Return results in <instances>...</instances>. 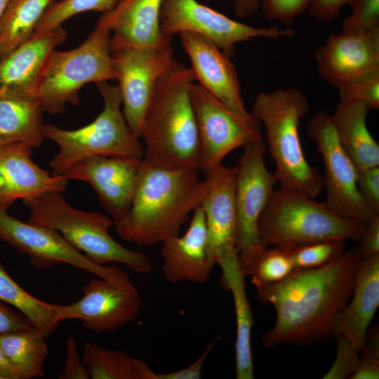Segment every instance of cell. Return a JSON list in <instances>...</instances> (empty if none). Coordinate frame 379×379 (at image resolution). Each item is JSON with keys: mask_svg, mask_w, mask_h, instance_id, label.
Returning a JSON list of instances; mask_svg holds the SVG:
<instances>
[{"mask_svg": "<svg viewBox=\"0 0 379 379\" xmlns=\"http://www.w3.org/2000/svg\"><path fill=\"white\" fill-rule=\"evenodd\" d=\"M0 379H4L1 375H0Z\"/></svg>", "mask_w": 379, "mask_h": 379, "instance_id": "f907efd6", "label": "cell"}, {"mask_svg": "<svg viewBox=\"0 0 379 379\" xmlns=\"http://www.w3.org/2000/svg\"><path fill=\"white\" fill-rule=\"evenodd\" d=\"M220 338L208 343L201 354L190 365L180 370L157 373L158 379H200L205 362Z\"/></svg>", "mask_w": 379, "mask_h": 379, "instance_id": "60d3db41", "label": "cell"}, {"mask_svg": "<svg viewBox=\"0 0 379 379\" xmlns=\"http://www.w3.org/2000/svg\"><path fill=\"white\" fill-rule=\"evenodd\" d=\"M121 0H60L53 2L39 21L32 36L55 29L69 18L86 11L102 13L113 9Z\"/></svg>", "mask_w": 379, "mask_h": 379, "instance_id": "d6a6232c", "label": "cell"}, {"mask_svg": "<svg viewBox=\"0 0 379 379\" xmlns=\"http://www.w3.org/2000/svg\"><path fill=\"white\" fill-rule=\"evenodd\" d=\"M340 100L360 102L379 109V69L359 75L337 87Z\"/></svg>", "mask_w": 379, "mask_h": 379, "instance_id": "e575fe53", "label": "cell"}, {"mask_svg": "<svg viewBox=\"0 0 379 379\" xmlns=\"http://www.w3.org/2000/svg\"><path fill=\"white\" fill-rule=\"evenodd\" d=\"M103 99V109L90 124L66 130L48 124L43 126L45 138L58 147L49 161L51 173L61 175L76 162L94 156L142 159L144 147L140 138L127 124L118 86L107 81L95 84Z\"/></svg>", "mask_w": 379, "mask_h": 379, "instance_id": "8992f818", "label": "cell"}, {"mask_svg": "<svg viewBox=\"0 0 379 379\" xmlns=\"http://www.w3.org/2000/svg\"><path fill=\"white\" fill-rule=\"evenodd\" d=\"M296 191L275 189L258 223L262 246L292 247L328 239L359 240L366 225Z\"/></svg>", "mask_w": 379, "mask_h": 379, "instance_id": "52a82bcc", "label": "cell"}, {"mask_svg": "<svg viewBox=\"0 0 379 379\" xmlns=\"http://www.w3.org/2000/svg\"><path fill=\"white\" fill-rule=\"evenodd\" d=\"M142 159L94 156L80 160L61 175L88 183L113 222L128 212L135 194Z\"/></svg>", "mask_w": 379, "mask_h": 379, "instance_id": "2e32d148", "label": "cell"}, {"mask_svg": "<svg viewBox=\"0 0 379 379\" xmlns=\"http://www.w3.org/2000/svg\"><path fill=\"white\" fill-rule=\"evenodd\" d=\"M196 167L168 169L144 162L131 205L114 222L119 237L139 246L178 235L190 214L201 206L206 186Z\"/></svg>", "mask_w": 379, "mask_h": 379, "instance_id": "7a4b0ae2", "label": "cell"}, {"mask_svg": "<svg viewBox=\"0 0 379 379\" xmlns=\"http://www.w3.org/2000/svg\"><path fill=\"white\" fill-rule=\"evenodd\" d=\"M81 360L91 379H158L143 360L88 341Z\"/></svg>", "mask_w": 379, "mask_h": 379, "instance_id": "f1b7e54d", "label": "cell"}, {"mask_svg": "<svg viewBox=\"0 0 379 379\" xmlns=\"http://www.w3.org/2000/svg\"><path fill=\"white\" fill-rule=\"evenodd\" d=\"M206 190L201 204L209 255L215 262L238 254V218L235 202L237 166L222 164L203 171Z\"/></svg>", "mask_w": 379, "mask_h": 379, "instance_id": "e0dca14e", "label": "cell"}, {"mask_svg": "<svg viewBox=\"0 0 379 379\" xmlns=\"http://www.w3.org/2000/svg\"><path fill=\"white\" fill-rule=\"evenodd\" d=\"M57 0H9L0 22V59L32 36L48 8Z\"/></svg>", "mask_w": 379, "mask_h": 379, "instance_id": "f546056e", "label": "cell"}, {"mask_svg": "<svg viewBox=\"0 0 379 379\" xmlns=\"http://www.w3.org/2000/svg\"><path fill=\"white\" fill-rule=\"evenodd\" d=\"M309 109L305 94L288 88L259 93L251 113L265 127L280 187L315 198L324 190L323 175L307 160L299 133L300 121Z\"/></svg>", "mask_w": 379, "mask_h": 379, "instance_id": "277c9868", "label": "cell"}, {"mask_svg": "<svg viewBox=\"0 0 379 379\" xmlns=\"http://www.w3.org/2000/svg\"><path fill=\"white\" fill-rule=\"evenodd\" d=\"M83 292V297L70 305L53 304L56 321L80 319L84 328L100 334L116 331L140 314L142 299L132 282L122 284L102 278L93 279Z\"/></svg>", "mask_w": 379, "mask_h": 379, "instance_id": "5bb4252c", "label": "cell"}, {"mask_svg": "<svg viewBox=\"0 0 379 379\" xmlns=\"http://www.w3.org/2000/svg\"><path fill=\"white\" fill-rule=\"evenodd\" d=\"M351 14L342 23L343 34H359L379 28V0H350Z\"/></svg>", "mask_w": 379, "mask_h": 379, "instance_id": "d590c367", "label": "cell"}, {"mask_svg": "<svg viewBox=\"0 0 379 379\" xmlns=\"http://www.w3.org/2000/svg\"><path fill=\"white\" fill-rule=\"evenodd\" d=\"M33 327L20 312L0 303V333L22 331Z\"/></svg>", "mask_w": 379, "mask_h": 379, "instance_id": "b9f144b4", "label": "cell"}, {"mask_svg": "<svg viewBox=\"0 0 379 379\" xmlns=\"http://www.w3.org/2000/svg\"><path fill=\"white\" fill-rule=\"evenodd\" d=\"M9 0H0V22Z\"/></svg>", "mask_w": 379, "mask_h": 379, "instance_id": "681fc988", "label": "cell"}, {"mask_svg": "<svg viewBox=\"0 0 379 379\" xmlns=\"http://www.w3.org/2000/svg\"><path fill=\"white\" fill-rule=\"evenodd\" d=\"M361 355L379 358V330L375 325L368 328L364 340Z\"/></svg>", "mask_w": 379, "mask_h": 379, "instance_id": "bcb514c9", "label": "cell"}, {"mask_svg": "<svg viewBox=\"0 0 379 379\" xmlns=\"http://www.w3.org/2000/svg\"><path fill=\"white\" fill-rule=\"evenodd\" d=\"M0 375L4 379H19V376L15 370L12 367L6 359L0 347Z\"/></svg>", "mask_w": 379, "mask_h": 379, "instance_id": "c3c4849f", "label": "cell"}, {"mask_svg": "<svg viewBox=\"0 0 379 379\" xmlns=\"http://www.w3.org/2000/svg\"><path fill=\"white\" fill-rule=\"evenodd\" d=\"M312 1L262 0L260 6L266 19L288 25L294 22L296 16L309 8Z\"/></svg>", "mask_w": 379, "mask_h": 379, "instance_id": "74e56055", "label": "cell"}, {"mask_svg": "<svg viewBox=\"0 0 379 379\" xmlns=\"http://www.w3.org/2000/svg\"><path fill=\"white\" fill-rule=\"evenodd\" d=\"M66 29L60 26L32 36L0 59V94L36 97L43 66L51 52L67 39Z\"/></svg>", "mask_w": 379, "mask_h": 379, "instance_id": "7402d4cb", "label": "cell"}, {"mask_svg": "<svg viewBox=\"0 0 379 379\" xmlns=\"http://www.w3.org/2000/svg\"><path fill=\"white\" fill-rule=\"evenodd\" d=\"M22 202L29 209V223L58 231L92 262L100 265L119 262L138 273L152 271V264L144 253L124 247L111 237L109 230L114 222L105 214L75 208L58 192Z\"/></svg>", "mask_w": 379, "mask_h": 379, "instance_id": "5b68a950", "label": "cell"}, {"mask_svg": "<svg viewBox=\"0 0 379 379\" xmlns=\"http://www.w3.org/2000/svg\"><path fill=\"white\" fill-rule=\"evenodd\" d=\"M163 36L190 32L215 44L229 58L234 55V45L257 38H292L295 30L272 26L258 27L233 20L197 0H164L160 13Z\"/></svg>", "mask_w": 379, "mask_h": 379, "instance_id": "9c48e42d", "label": "cell"}, {"mask_svg": "<svg viewBox=\"0 0 379 379\" xmlns=\"http://www.w3.org/2000/svg\"><path fill=\"white\" fill-rule=\"evenodd\" d=\"M0 301L20 312L46 338L58 327L59 322L54 318L53 304L41 301L22 288L11 277L1 261Z\"/></svg>", "mask_w": 379, "mask_h": 379, "instance_id": "1f68e13d", "label": "cell"}, {"mask_svg": "<svg viewBox=\"0 0 379 379\" xmlns=\"http://www.w3.org/2000/svg\"><path fill=\"white\" fill-rule=\"evenodd\" d=\"M194 81L192 69L175 60L160 79L140 135L145 144L142 160L147 164L200 170L199 131L191 98Z\"/></svg>", "mask_w": 379, "mask_h": 379, "instance_id": "3957f363", "label": "cell"}, {"mask_svg": "<svg viewBox=\"0 0 379 379\" xmlns=\"http://www.w3.org/2000/svg\"><path fill=\"white\" fill-rule=\"evenodd\" d=\"M320 77L338 87L379 69V28L359 34H331L314 53Z\"/></svg>", "mask_w": 379, "mask_h": 379, "instance_id": "d6986e66", "label": "cell"}, {"mask_svg": "<svg viewBox=\"0 0 379 379\" xmlns=\"http://www.w3.org/2000/svg\"><path fill=\"white\" fill-rule=\"evenodd\" d=\"M110 49L124 118L140 138L157 86L175 60L173 48L170 42L157 47L120 46Z\"/></svg>", "mask_w": 379, "mask_h": 379, "instance_id": "7c38bea8", "label": "cell"}, {"mask_svg": "<svg viewBox=\"0 0 379 379\" xmlns=\"http://www.w3.org/2000/svg\"><path fill=\"white\" fill-rule=\"evenodd\" d=\"M363 102L339 100L332 115L338 140L358 172L379 166V145L366 125Z\"/></svg>", "mask_w": 379, "mask_h": 379, "instance_id": "484cf974", "label": "cell"}, {"mask_svg": "<svg viewBox=\"0 0 379 379\" xmlns=\"http://www.w3.org/2000/svg\"><path fill=\"white\" fill-rule=\"evenodd\" d=\"M164 0H121L113 9L99 18L109 25L110 47L130 46L157 47L171 39L160 29V13Z\"/></svg>", "mask_w": 379, "mask_h": 379, "instance_id": "cb8c5ba5", "label": "cell"}, {"mask_svg": "<svg viewBox=\"0 0 379 379\" xmlns=\"http://www.w3.org/2000/svg\"><path fill=\"white\" fill-rule=\"evenodd\" d=\"M238 258L244 276L250 277L255 288L279 282L295 270L286 247L259 246Z\"/></svg>", "mask_w": 379, "mask_h": 379, "instance_id": "4dcf8cb0", "label": "cell"}, {"mask_svg": "<svg viewBox=\"0 0 379 379\" xmlns=\"http://www.w3.org/2000/svg\"><path fill=\"white\" fill-rule=\"evenodd\" d=\"M260 7L259 0H233V10L240 18L253 15Z\"/></svg>", "mask_w": 379, "mask_h": 379, "instance_id": "7dc6e473", "label": "cell"}, {"mask_svg": "<svg viewBox=\"0 0 379 379\" xmlns=\"http://www.w3.org/2000/svg\"><path fill=\"white\" fill-rule=\"evenodd\" d=\"M24 143L0 147V206L6 211L18 199L27 201L51 192H62L68 180L41 168Z\"/></svg>", "mask_w": 379, "mask_h": 379, "instance_id": "ffe728a7", "label": "cell"}, {"mask_svg": "<svg viewBox=\"0 0 379 379\" xmlns=\"http://www.w3.org/2000/svg\"><path fill=\"white\" fill-rule=\"evenodd\" d=\"M59 379H89L88 371L79 356L77 342L69 337L65 341V359Z\"/></svg>", "mask_w": 379, "mask_h": 379, "instance_id": "ab89813d", "label": "cell"}, {"mask_svg": "<svg viewBox=\"0 0 379 379\" xmlns=\"http://www.w3.org/2000/svg\"><path fill=\"white\" fill-rule=\"evenodd\" d=\"M357 246L361 258L379 254V215H375L367 225Z\"/></svg>", "mask_w": 379, "mask_h": 379, "instance_id": "7bdbcfd3", "label": "cell"}, {"mask_svg": "<svg viewBox=\"0 0 379 379\" xmlns=\"http://www.w3.org/2000/svg\"><path fill=\"white\" fill-rule=\"evenodd\" d=\"M45 338L34 326L0 333L1 349L19 379L44 376L43 366L49 352Z\"/></svg>", "mask_w": 379, "mask_h": 379, "instance_id": "83f0119b", "label": "cell"}, {"mask_svg": "<svg viewBox=\"0 0 379 379\" xmlns=\"http://www.w3.org/2000/svg\"><path fill=\"white\" fill-rule=\"evenodd\" d=\"M43 114L37 97L0 94V147L18 142L41 147L45 139Z\"/></svg>", "mask_w": 379, "mask_h": 379, "instance_id": "4316f807", "label": "cell"}, {"mask_svg": "<svg viewBox=\"0 0 379 379\" xmlns=\"http://www.w3.org/2000/svg\"><path fill=\"white\" fill-rule=\"evenodd\" d=\"M361 258L357 246L324 266L295 270L279 282L255 288L257 299L276 312L274 326L262 335L263 345H309L331 335Z\"/></svg>", "mask_w": 379, "mask_h": 379, "instance_id": "6da1fadb", "label": "cell"}, {"mask_svg": "<svg viewBox=\"0 0 379 379\" xmlns=\"http://www.w3.org/2000/svg\"><path fill=\"white\" fill-rule=\"evenodd\" d=\"M112 31L98 18L95 28L77 47L65 51L55 49L41 69L36 97L44 112L55 114L67 104L78 105L79 91L89 83L117 79L110 49Z\"/></svg>", "mask_w": 379, "mask_h": 379, "instance_id": "ba28073f", "label": "cell"}, {"mask_svg": "<svg viewBox=\"0 0 379 379\" xmlns=\"http://www.w3.org/2000/svg\"><path fill=\"white\" fill-rule=\"evenodd\" d=\"M350 379H378L379 358L360 355L359 364Z\"/></svg>", "mask_w": 379, "mask_h": 379, "instance_id": "f6af8a7d", "label": "cell"}, {"mask_svg": "<svg viewBox=\"0 0 379 379\" xmlns=\"http://www.w3.org/2000/svg\"><path fill=\"white\" fill-rule=\"evenodd\" d=\"M307 133L323 159L326 204L342 217L367 225L379 214L373 213L359 195L358 171L338 140L332 115L317 112L307 124Z\"/></svg>", "mask_w": 379, "mask_h": 379, "instance_id": "30bf717a", "label": "cell"}, {"mask_svg": "<svg viewBox=\"0 0 379 379\" xmlns=\"http://www.w3.org/2000/svg\"><path fill=\"white\" fill-rule=\"evenodd\" d=\"M0 239L26 255L38 270L65 263L117 284H128V274L116 266L100 265L74 248L56 230L24 222L0 206Z\"/></svg>", "mask_w": 379, "mask_h": 379, "instance_id": "8fae6325", "label": "cell"}, {"mask_svg": "<svg viewBox=\"0 0 379 379\" xmlns=\"http://www.w3.org/2000/svg\"><path fill=\"white\" fill-rule=\"evenodd\" d=\"M180 34L199 84L242 119L258 121L245 108L238 74L230 58L200 34L190 32Z\"/></svg>", "mask_w": 379, "mask_h": 379, "instance_id": "ac0fdd59", "label": "cell"}, {"mask_svg": "<svg viewBox=\"0 0 379 379\" xmlns=\"http://www.w3.org/2000/svg\"><path fill=\"white\" fill-rule=\"evenodd\" d=\"M221 283L233 298L237 333L235 340V376L237 379H253L254 368L251 349L253 315L248 301L238 254L220 260Z\"/></svg>", "mask_w": 379, "mask_h": 379, "instance_id": "d4e9b609", "label": "cell"}, {"mask_svg": "<svg viewBox=\"0 0 379 379\" xmlns=\"http://www.w3.org/2000/svg\"><path fill=\"white\" fill-rule=\"evenodd\" d=\"M162 271L170 282L182 281L204 284L216 265L211 259L207 241L204 210L194 212L185 233L168 237L162 242Z\"/></svg>", "mask_w": 379, "mask_h": 379, "instance_id": "44dd1931", "label": "cell"}, {"mask_svg": "<svg viewBox=\"0 0 379 379\" xmlns=\"http://www.w3.org/2000/svg\"><path fill=\"white\" fill-rule=\"evenodd\" d=\"M350 0H313L309 6L312 16L319 21L328 22L340 12L341 7Z\"/></svg>", "mask_w": 379, "mask_h": 379, "instance_id": "ee69618b", "label": "cell"}, {"mask_svg": "<svg viewBox=\"0 0 379 379\" xmlns=\"http://www.w3.org/2000/svg\"><path fill=\"white\" fill-rule=\"evenodd\" d=\"M357 189L367 207L379 214V166L358 172Z\"/></svg>", "mask_w": 379, "mask_h": 379, "instance_id": "f35d334b", "label": "cell"}, {"mask_svg": "<svg viewBox=\"0 0 379 379\" xmlns=\"http://www.w3.org/2000/svg\"><path fill=\"white\" fill-rule=\"evenodd\" d=\"M335 338V358L331 368L323 375V379L349 378L359 362V351L344 336L337 335Z\"/></svg>", "mask_w": 379, "mask_h": 379, "instance_id": "8d00e7d4", "label": "cell"}, {"mask_svg": "<svg viewBox=\"0 0 379 379\" xmlns=\"http://www.w3.org/2000/svg\"><path fill=\"white\" fill-rule=\"evenodd\" d=\"M237 166L235 202L238 218V255L262 246L258 223L278 183L265 164L263 138L242 147Z\"/></svg>", "mask_w": 379, "mask_h": 379, "instance_id": "9a60e30c", "label": "cell"}, {"mask_svg": "<svg viewBox=\"0 0 379 379\" xmlns=\"http://www.w3.org/2000/svg\"><path fill=\"white\" fill-rule=\"evenodd\" d=\"M351 295L334 321L331 335L344 336L360 352L379 306V254L360 259Z\"/></svg>", "mask_w": 379, "mask_h": 379, "instance_id": "603a6c76", "label": "cell"}, {"mask_svg": "<svg viewBox=\"0 0 379 379\" xmlns=\"http://www.w3.org/2000/svg\"><path fill=\"white\" fill-rule=\"evenodd\" d=\"M191 98L199 131L200 171L221 164L231 152L263 138L258 121L242 119L200 84H192Z\"/></svg>", "mask_w": 379, "mask_h": 379, "instance_id": "4fadbf2b", "label": "cell"}, {"mask_svg": "<svg viewBox=\"0 0 379 379\" xmlns=\"http://www.w3.org/2000/svg\"><path fill=\"white\" fill-rule=\"evenodd\" d=\"M341 239H328L287 248L295 270L313 269L337 259L345 252Z\"/></svg>", "mask_w": 379, "mask_h": 379, "instance_id": "836d02e7", "label": "cell"}]
</instances>
